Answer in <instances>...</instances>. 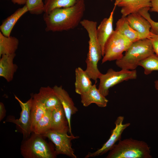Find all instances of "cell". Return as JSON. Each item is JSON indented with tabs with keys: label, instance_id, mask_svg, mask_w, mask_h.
<instances>
[{
	"label": "cell",
	"instance_id": "cell-1",
	"mask_svg": "<svg viewBox=\"0 0 158 158\" xmlns=\"http://www.w3.org/2000/svg\"><path fill=\"white\" fill-rule=\"evenodd\" d=\"M85 9V0H79L71 6L56 8L44 13L45 31L61 32L74 29L80 23Z\"/></svg>",
	"mask_w": 158,
	"mask_h": 158
},
{
	"label": "cell",
	"instance_id": "cell-2",
	"mask_svg": "<svg viewBox=\"0 0 158 158\" xmlns=\"http://www.w3.org/2000/svg\"><path fill=\"white\" fill-rule=\"evenodd\" d=\"M87 31L89 37V49L85 62L87 67L85 71L91 79L97 82L102 73L99 71L97 64L101 58V50L96 35L97 23L84 19L80 22Z\"/></svg>",
	"mask_w": 158,
	"mask_h": 158
},
{
	"label": "cell",
	"instance_id": "cell-3",
	"mask_svg": "<svg viewBox=\"0 0 158 158\" xmlns=\"http://www.w3.org/2000/svg\"><path fill=\"white\" fill-rule=\"evenodd\" d=\"M154 54L151 40H140L133 42L122 57L116 61V64L121 69L135 70L141 61Z\"/></svg>",
	"mask_w": 158,
	"mask_h": 158
},
{
	"label": "cell",
	"instance_id": "cell-4",
	"mask_svg": "<svg viewBox=\"0 0 158 158\" xmlns=\"http://www.w3.org/2000/svg\"><path fill=\"white\" fill-rule=\"evenodd\" d=\"M150 148L145 142L127 138L119 141L107 158H151Z\"/></svg>",
	"mask_w": 158,
	"mask_h": 158
},
{
	"label": "cell",
	"instance_id": "cell-5",
	"mask_svg": "<svg viewBox=\"0 0 158 158\" xmlns=\"http://www.w3.org/2000/svg\"><path fill=\"white\" fill-rule=\"evenodd\" d=\"M43 136L32 132L24 139L20 147L24 158H55V149L43 138Z\"/></svg>",
	"mask_w": 158,
	"mask_h": 158
},
{
	"label": "cell",
	"instance_id": "cell-6",
	"mask_svg": "<svg viewBox=\"0 0 158 158\" xmlns=\"http://www.w3.org/2000/svg\"><path fill=\"white\" fill-rule=\"evenodd\" d=\"M132 42L116 30H114L104 46L102 63L117 60L123 56Z\"/></svg>",
	"mask_w": 158,
	"mask_h": 158
},
{
	"label": "cell",
	"instance_id": "cell-7",
	"mask_svg": "<svg viewBox=\"0 0 158 158\" xmlns=\"http://www.w3.org/2000/svg\"><path fill=\"white\" fill-rule=\"evenodd\" d=\"M137 77L136 70H127L121 69L119 71H116L110 68L104 74H101L99 77V83L98 89L104 97L107 96L109 88L124 81L135 79Z\"/></svg>",
	"mask_w": 158,
	"mask_h": 158
},
{
	"label": "cell",
	"instance_id": "cell-8",
	"mask_svg": "<svg viewBox=\"0 0 158 158\" xmlns=\"http://www.w3.org/2000/svg\"><path fill=\"white\" fill-rule=\"evenodd\" d=\"M54 144L55 152L57 156L59 154L66 155L72 158H76L74 149L72 147L71 141L79 138L73 134L68 135V133H61L49 130L44 135Z\"/></svg>",
	"mask_w": 158,
	"mask_h": 158
},
{
	"label": "cell",
	"instance_id": "cell-9",
	"mask_svg": "<svg viewBox=\"0 0 158 158\" xmlns=\"http://www.w3.org/2000/svg\"><path fill=\"white\" fill-rule=\"evenodd\" d=\"M14 97L15 99L18 102L21 108L20 117L17 119L13 116H9L7 117L6 121L15 124L18 129L23 134V139H25L28 137L32 133L30 129V119L33 95L25 102H23L15 95Z\"/></svg>",
	"mask_w": 158,
	"mask_h": 158
},
{
	"label": "cell",
	"instance_id": "cell-10",
	"mask_svg": "<svg viewBox=\"0 0 158 158\" xmlns=\"http://www.w3.org/2000/svg\"><path fill=\"white\" fill-rule=\"evenodd\" d=\"M124 119V117L123 116L117 117L115 122V127L112 130L109 139L101 148L94 152H89L85 158L101 156L111 150L115 145L116 143L121 140V135L123 131L130 125V123L123 124Z\"/></svg>",
	"mask_w": 158,
	"mask_h": 158
},
{
	"label": "cell",
	"instance_id": "cell-11",
	"mask_svg": "<svg viewBox=\"0 0 158 158\" xmlns=\"http://www.w3.org/2000/svg\"><path fill=\"white\" fill-rule=\"evenodd\" d=\"M53 88L59 99L63 107L68 120L70 134H72L71 126V119L72 115L75 114L78 111L67 92L61 86L55 85Z\"/></svg>",
	"mask_w": 158,
	"mask_h": 158
},
{
	"label": "cell",
	"instance_id": "cell-12",
	"mask_svg": "<svg viewBox=\"0 0 158 158\" xmlns=\"http://www.w3.org/2000/svg\"><path fill=\"white\" fill-rule=\"evenodd\" d=\"M115 8L114 7L109 17L104 18L97 27V37L101 47L103 57L105 44L114 30L113 29V15Z\"/></svg>",
	"mask_w": 158,
	"mask_h": 158
},
{
	"label": "cell",
	"instance_id": "cell-13",
	"mask_svg": "<svg viewBox=\"0 0 158 158\" xmlns=\"http://www.w3.org/2000/svg\"><path fill=\"white\" fill-rule=\"evenodd\" d=\"M126 17L130 26L139 34L142 39L149 38L151 33L150 24L139 12L130 14Z\"/></svg>",
	"mask_w": 158,
	"mask_h": 158
},
{
	"label": "cell",
	"instance_id": "cell-14",
	"mask_svg": "<svg viewBox=\"0 0 158 158\" xmlns=\"http://www.w3.org/2000/svg\"><path fill=\"white\" fill-rule=\"evenodd\" d=\"M50 130L63 133L69 132L68 122L61 104L52 110Z\"/></svg>",
	"mask_w": 158,
	"mask_h": 158
},
{
	"label": "cell",
	"instance_id": "cell-15",
	"mask_svg": "<svg viewBox=\"0 0 158 158\" xmlns=\"http://www.w3.org/2000/svg\"><path fill=\"white\" fill-rule=\"evenodd\" d=\"M33 96L41 101L47 110L52 111L61 104L53 88L49 86L41 87Z\"/></svg>",
	"mask_w": 158,
	"mask_h": 158
},
{
	"label": "cell",
	"instance_id": "cell-16",
	"mask_svg": "<svg viewBox=\"0 0 158 158\" xmlns=\"http://www.w3.org/2000/svg\"><path fill=\"white\" fill-rule=\"evenodd\" d=\"M95 82L87 92L80 95L81 102L85 107L89 106L92 103L95 104L99 107H105L108 100L97 88Z\"/></svg>",
	"mask_w": 158,
	"mask_h": 158
},
{
	"label": "cell",
	"instance_id": "cell-17",
	"mask_svg": "<svg viewBox=\"0 0 158 158\" xmlns=\"http://www.w3.org/2000/svg\"><path fill=\"white\" fill-rule=\"evenodd\" d=\"M16 56L14 53L4 55L0 57V76L8 82L13 80L14 73L18 68V66L13 62Z\"/></svg>",
	"mask_w": 158,
	"mask_h": 158
},
{
	"label": "cell",
	"instance_id": "cell-18",
	"mask_svg": "<svg viewBox=\"0 0 158 158\" xmlns=\"http://www.w3.org/2000/svg\"><path fill=\"white\" fill-rule=\"evenodd\" d=\"M151 0H121L117 6L121 7V17L138 13L141 9L150 7Z\"/></svg>",
	"mask_w": 158,
	"mask_h": 158
},
{
	"label": "cell",
	"instance_id": "cell-19",
	"mask_svg": "<svg viewBox=\"0 0 158 158\" xmlns=\"http://www.w3.org/2000/svg\"><path fill=\"white\" fill-rule=\"evenodd\" d=\"M75 91L80 95L88 91L92 86L91 79L86 71L78 67L75 71Z\"/></svg>",
	"mask_w": 158,
	"mask_h": 158
},
{
	"label": "cell",
	"instance_id": "cell-20",
	"mask_svg": "<svg viewBox=\"0 0 158 158\" xmlns=\"http://www.w3.org/2000/svg\"><path fill=\"white\" fill-rule=\"evenodd\" d=\"M28 11L26 5L17 9L13 13L6 18L0 26L1 32L5 36H10L11 31L18 20Z\"/></svg>",
	"mask_w": 158,
	"mask_h": 158
},
{
	"label": "cell",
	"instance_id": "cell-21",
	"mask_svg": "<svg viewBox=\"0 0 158 158\" xmlns=\"http://www.w3.org/2000/svg\"><path fill=\"white\" fill-rule=\"evenodd\" d=\"M115 30L132 43L142 39L139 34L130 26L126 17H121L118 20Z\"/></svg>",
	"mask_w": 158,
	"mask_h": 158
},
{
	"label": "cell",
	"instance_id": "cell-22",
	"mask_svg": "<svg viewBox=\"0 0 158 158\" xmlns=\"http://www.w3.org/2000/svg\"><path fill=\"white\" fill-rule=\"evenodd\" d=\"M19 41L16 37L4 36L0 32V57L4 55L15 53L18 49Z\"/></svg>",
	"mask_w": 158,
	"mask_h": 158
},
{
	"label": "cell",
	"instance_id": "cell-23",
	"mask_svg": "<svg viewBox=\"0 0 158 158\" xmlns=\"http://www.w3.org/2000/svg\"><path fill=\"white\" fill-rule=\"evenodd\" d=\"M47 110L43 104L33 96L30 111V126L31 133L35 125Z\"/></svg>",
	"mask_w": 158,
	"mask_h": 158
},
{
	"label": "cell",
	"instance_id": "cell-24",
	"mask_svg": "<svg viewBox=\"0 0 158 158\" xmlns=\"http://www.w3.org/2000/svg\"><path fill=\"white\" fill-rule=\"evenodd\" d=\"M52 111L47 110L35 125L32 132L42 136L50 130Z\"/></svg>",
	"mask_w": 158,
	"mask_h": 158
},
{
	"label": "cell",
	"instance_id": "cell-25",
	"mask_svg": "<svg viewBox=\"0 0 158 158\" xmlns=\"http://www.w3.org/2000/svg\"><path fill=\"white\" fill-rule=\"evenodd\" d=\"M79 0H44V13H48L58 8H66L75 4Z\"/></svg>",
	"mask_w": 158,
	"mask_h": 158
},
{
	"label": "cell",
	"instance_id": "cell-26",
	"mask_svg": "<svg viewBox=\"0 0 158 158\" xmlns=\"http://www.w3.org/2000/svg\"><path fill=\"white\" fill-rule=\"evenodd\" d=\"M138 66L144 68L146 75L150 74L154 71H158V56L154 53L141 61Z\"/></svg>",
	"mask_w": 158,
	"mask_h": 158
},
{
	"label": "cell",
	"instance_id": "cell-27",
	"mask_svg": "<svg viewBox=\"0 0 158 158\" xmlns=\"http://www.w3.org/2000/svg\"><path fill=\"white\" fill-rule=\"evenodd\" d=\"M25 5L31 14L38 15L44 12V5L42 0H27Z\"/></svg>",
	"mask_w": 158,
	"mask_h": 158
},
{
	"label": "cell",
	"instance_id": "cell-28",
	"mask_svg": "<svg viewBox=\"0 0 158 158\" xmlns=\"http://www.w3.org/2000/svg\"><path fill=\"white\" fill-rule=\"evenodd\" d=\"M150 8L147 7L140 10L139 13L149 22L151 26V32L153 33L158 35V22L152 20L148 12Z\"/></svg>",
	"mask_w": 158,
	"mask_h": 158
},
{
	"label": "cell",
	"instance_id": "cell-29",
	"mask_svg": "<svg viewBox=\"0 0 158 158\" xmlns=\"http://www.w3.org/2000/svg\"><path fill=\"white\" fill-rule=\"evenodd\" d=\"M149 38L151 41L154 53L158 56V35L151 32Z\"/></svg>",
	"mask_w": 158,
	"mask_h": 158
},
{
	"label": "cell",
	"instance_id": "cell-30",
	"mask_svg": "<svg viewBox=\"0 0 158 158\" xmlns=\"http://www.w3.org/2000/svg\"><path fill=\"white\" fill-rule=\"evenodd\" d=\"M151 6L150 11L158 13V0H151Z\"/></svg>",
	"mask_w": 158,
	"mask_h": 158
},
{
	"label": "cell",
	"instance_id": "cell-31",
	"mask_svg": "<svg viewBox=\"0 0 158 158\" xmlns=\"http://www.w3.org/2000/svg\"><path fill=\"white\" fill-rule=\"evenodd\" d=\"M6 115V110L4 104L0 102V121H1Z\"/></svg>",
	"mask_w": 158,
	"mask_h": 158
},
{
	"label": "cell",
	"instance_id": "cell-32",
	"mask_svg": "<svg viewBox=\"0 0 158 158\" xmlns=\"http://www.w3.org/2000/svg\"><path fill=\"white\" fill-rule=\"evenodd\" d=\"M11 1L14 4L23 5H25L27 0H11Z\"/></svg>",
	"mask_w": 158,
	"mask_h": 158
},
{
	"label": "cell",
	"instance_id": "cell-33",
	"mask_svg": "<svg viewBox=\"0 0 158 158\" xmlns=\"http://www.w3.org/2000/svg\"><path fill=\"white\" fill-rule=\"evenodd\" d=\"M154 86L155 88L158 90V80H156L154 81Z\"/></svg>",
	"mask_w": 158,
	"mask_h": 158
},
{
	"label": "cell",
	"instance_id": "cell-34",
	"mask_svg": "<svg viewBox=\"0 0 158 158\" xmlns=\"http://www.w3.org/2000/svg\"><path fill=\"white\" fill-rule=\"evenodd\" d=\"M113 0H110L111 1H112Z\"/></svg>",
	"mask_w": 158,
	"mask_h": 158
}]
</instances>
